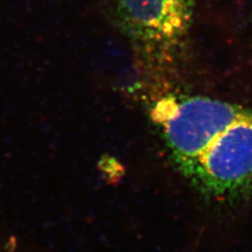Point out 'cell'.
I'll use <instances>...</instances> for the list:
<instances>
[{
	"label": "cell",
	"instance_id": "6da1fadb",
	"mask_svg": "<svg viewBox=\"0 0 252 252\" xmlns=\"http://www.w3.org/2000/svg\"><path fill=\"white\" fill-rule=\"evenodd\" d=\"M251 108L207 96L168 94L154 101L150 118L172 160L187 179L207 147Z\"/></svg>",
	"mask_w": 252,
	"mask_h": 252
},
{
	"label": "cell",
	"instance_id": "7a4b0ae2",
	"mask_svg": "<svg viewBox=\"0 0 252 252\" xmlns=\"http://www.w3.org/2000/svg\"><path fill=\"white\" fill-rule=\"evenodd\" d=\"M188 180L204 195L217 201L252 193V109L217 136Z\"/></svg>",
	"mask_w": 252,
	"mask_h": 252
},
{
	"label": "cell",
	"instance_id": "3957f363",
	"mask_svg": "<svg viewBox=\"0 0 252 252\" xmlns=\"http://www.w3.org/2000/svg\"><path fill=\"white\" fill-rule=\"evenodd\" d=\"M107 6L123 34L152 49L178 43L193 15V0H107Z\"/></svg>",
	"mask_w": 252,
	"mask_h": 252
},
{
	"label": "cell",
	"instance_id": "277c9868",
	"mask_svg": "<svg viewBox=\"0 0 252 252\" xmlns=\"http://www.w3.org/2000/svg\"><path fill=\"white\" fill-rule=\"evenodd\" d=\"M0 252H49L22 236L0 227Z\"/></svg>",
	"mask_w": 252,
	"mask_h": 252
}]
</instances>
